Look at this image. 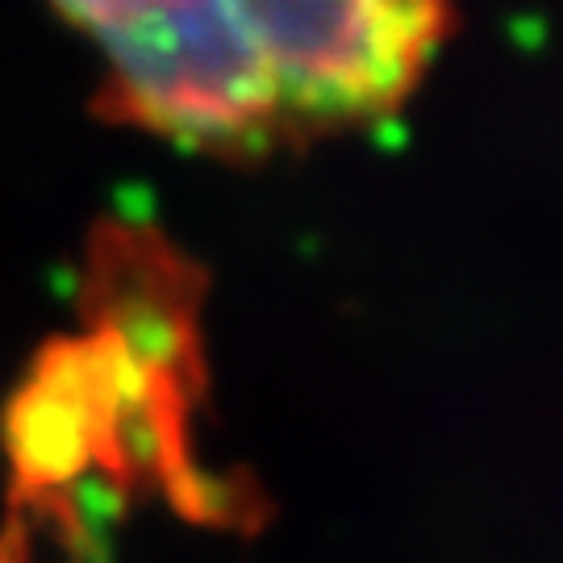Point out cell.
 Here are the masks:
<instances>
[{"mask_svg":"<svg viewBox=\"0 0 563 563\" xmlns=\"http://www.w3.org/2000/svg\"><path fill=\"white\" fill-rule=\"evenodd\" d=\"M92 42L109 109L201 155L351 130L409 101L451 0H51Z\"/></svg>","mask_w":563,"mask_h":563,"instance_id":"obj_1","label":"cell"}]
</instances>
